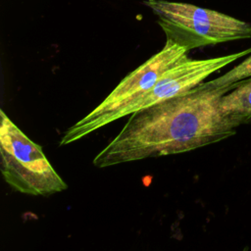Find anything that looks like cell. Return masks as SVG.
Returning <instances> with one entry per match:
<instances>
[{
    "instance_id": "obj_1",
    "label": "cell",
    "mask_w": 251,
    "mask_h": 251,
    "mask_svg": "<svg viewBox=\"0 0 251 251\" xmlns=\"http://www.w3.org/2000/svg\"><path fill=\"white\" fill-rule=\"evenodd\" d=\"M235 83L203 81L189 91L132 113L121 131L95 156L106 168L188 152L235 134L238 126L222 110V97Z\"/></svg>"
},
{
    "instance_id": "obj_2",
    "label": "cell",
    "mask_w": 251,
    "mask_h": 251,
    "mask_svg": "<svg viewBox=\"0 0 251 251\" xmlns=\"http://www.w3.org/2000/svg\"><path fill=\"white\" fill-rule=\"evenodd\" d=\"M157 16L166 42L192 49L251 37V25L215 10L167 0L143 2Z\"/></svg>"
},
{
    "instance_id": "obj_3",
    "label": "cell",
    "mask_w": 251,
    "mask_h": 251,
    "mask_svg": "<svg viewBox=\"0 0 251 251\" xmlns=\"http://www.w3.org/2000/svg\"><path fill=\"white\" fill-rule=\"evenodd\" d=\"M187 55L186 49L166 42L159 52L126 75L99 105L70 126L63 133L60 145L77 141L121 119L126 107L149 91L167 71L186 59Z\"/></svg>"
},
{
    "instance_id": "obj_4",
    "label": "cell",
    "mask_w": 251,
    "mask_h": 251,
    "mask_svg": "<svg viewBox=\"0 0 251 251\" xmlns=\"http://www.w3.org/2000/svg\"><path fill=\"white\" fill-rule=\"evenodd\" d=\"M1 172L5 181L15 190L48 196L67 189V183L55 171L42 148L27 137L0 111Z\"/></svg>"
},
{
    "instance_id": "obj_5",
    "label": "cell",
    "mask_w": 251,
    "mask_h": 251,
    "mask_svg": "<svg viewBox=\"0 0 251 251\" xmlns=\"http://www.w3.org/2000/svg\"><path fill=\"white\" fill-rule=\"evenodd\" d=\"M250 52L251 48L209 59H190L187 57L167 71L149 91L126 107L121 118L189 91L217 71Z\"/></svg>"
},
{
    "instance_id": "obj_6",
    "label": "cell",
    "mask_w": 251,
    "mask_h": 251,
    "mask_svg": "<svg viewBox=\"0 0 251 251\" xmlns=\"http://www.w3.org/2000/svg\"><path fill=\"white\" fill-rule=\"evenodd\" d=\"M223 112L238 126L251 123V76L235 82L221 100Z\"/></svg>"
},
{
    "instance_id": "obj_7",
    "label": "cell",
    "mask_w": 251,
    "mask_h": 251,
    "mask_svg": "<svg viewBox=\"0 0 251 251\" xmlns=\"http://www.w3.org/2000/svg\"><path fill=\"white\" fill-rule=\"evenodd\" d=\"M251 76V55L233 67L223 75L212 79V83L219 86H227Z\"/></svg>"
}]
</instances>
